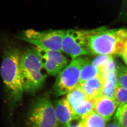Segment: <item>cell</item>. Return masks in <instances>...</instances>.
<instances>
[{"mask_svg": "<svg viewBox=\"0 0 127 127\" xmlns=\"http://www.w3.org/2000/svg\"><path fill=\"white\" fill-rule=\"evenodd\" d=\"M114 120L121 127H127V103L118 107Z\"/></svg>", "mask_w": 127, "mask_h": 127, "instance_id": "cell-17", "label": "cell"}, {"mask_svg": "<svg viewBox=\"0 0 127 127\" xmlns=\"http://www.w3.org/2000/svg\"><path fill=\"white\" fill-rule=\"evenodd\" d=\"M106 127H121L119 124L115 120L108 124Z\"/></svg>", "mask_w": 127, "mask_h": 127, "instance_id": "cell-23", "label": "cell"}, {"mask_svg": "<svg viewBox=\"0 0 127 127\" xmlns=\"http://www.w3.org/2000/svg\"><path fill=\"white\" fill-rule=\"evenodd\" d=\"M114 99L118 107L127 103V89L118 84L115 90Z\"/></svg>", "mask_w": 127, "mask_h": 127, "instance_id": "cell-18", "label": "cell"}, {"mask_svg": "<svg viewBox=\"0 0 127 127\" xmlns=\"http://www.w3.org/2000/svg\"><path fill=\"white\" fill-rule=\"evenodd\" d=\"M120 56L122 58L127 67V42L125 46V48H124V50Z\"/></svg>", "mask_w": 127, "mask_h": 127, "instance_id": "cell-21", "label": "cell"}, {"mask_svg": "<svg viewBox=\"0 0 127 127\" xmlns=\"http://www.w3.org/2000/svg\"><path fill=\"white\" fill-rule=\"evenodd\" d=\"M125 2H126V4L127 5V0H125Z\"/></svg>", "mask_w": 127, "mask_h": 127, "instance_id": "cell-24", "label": "cell"}, {"mask_svg": "<svg viewBox=\"0 0 127 127\" xmlns=\"http://www.w3.org/2000/svg\"><path fill=\"white\" fill-rule=\"evenodd\" d=\"M83 56L72 59L58 75L53 87L55 95L61 96L68 93L80 84V76Z\"/></svg>", "mask_w": 127, "mask_h": 127, "instance_id": "cell-6", "label": "cell"}, {"mask_svg": "<svg viewBox=\"0 0 127 127\" xmlns=\"http://www.w3.org/2000/svg\"><path fill=\"white\" fill-rule=\"evenodd\" d=\"M118 107L115 99L109 97L100 96L94 100L93 111L109 121Z\"/></svg>", "mask_w": 127, "mask_h": 127, "instance_id": "cell-9", "label": "cell"}, {"mask_svg": "<svg viewBox=\"0 0 127 127\" xmlns=\"http://www.w3.org/2000/svg\"><path fill=\"white\" fill-rule=\"evenodd\" d=\"M62 50L72 59L90 55L84 45L81 30H66L62 42Z\"/></svg>", "mask_w": 127, "mask_h": 127, "instance_id": "cell-7", "label": "cell"}, {"mask_svg": "<svg viewBox=\"0 0 127 127\" xmlns=\"http://www.w3.org/2000/svg\"><path fill=\"white\" fill-rule=\"evenodd\" d=\"M112 58H113V57L112 56L98 55L91 61V63L93 65L99 69L110 61Z\"/></svg>", "mask_w": 127, "mask_h": 127, "instance_id": "cell-20", "label": "cell"}, {"mask_svg": "<svg viewBox=\"0 0 127 127\" xmlns=\"http://www.w3.org/2000/svg\"><path fill=\"white\" fill-rule=\"evenodd\" d=\"M40 50L42 54L44 68L50 75H58L69 64L68 59L62 52Z\"/></svg>", "mask_w": 127, "mask_h": 127, "instance_id": "cell-8", "label": "cell"}, {"mask_svg": "<svg viewBox=\"0 0 127 127\" xmlns=\"http://www.w3.org/2000/svg\"><path fill=\"white\" fill-rule=\"evenodd\" d=\"M103 88L101 96L114 99L115 90L118 85V80L114 79H106L102 81Z\"/></svg>", "mask_w": 127, "mask_h": 127, "instance_id": "cell-16", "label": "cell"}, {"mask_svg": "<svg viewBox=\"0 0 127 127\" xmlns=\"http://www.w3.org/2000/svg\"><path fill=\"white\" fill-rule=\"evenodd\" d=\"M83 127H106L107 121L94 111L81 119Z\"/></svg>", "mask_w": 127, "mask_h": 127, "instance_id": "cell-14", "label": "cell"}, {"mask_svg": "<svg viewBox=\"0 0 127 127\" xmlns=\"http://www.w3.org/2000/svg\"><path fill=\"white\" fill-rule=\"evenodd\" d=\"M79 85L88 98L95 100L101 96L103 82L100 75Z\"/></svg>", "mask_w": 127, "mask_h": 127, "instance_id": "cell-11", "label": "cell"}, {"mask_svg": "<svg viewBox=\"0 0 127 127\" xmlns=\"http://www.w3.org/2000/svg\"><path fill=\"white\" fill-rule=\"evenodd\" d=\"M68 127H83L81 119L78 120L77 122L74 123H72V122H71Z\"/></svg>", "mask_w": 127, "mask_h": 127, "instance_id": "cell-22", "label": "cell"}, {"mask_svg": "<svg viewBox=\"0 0 127 127\" xmlns=\"http://www.w3.org/2000/svg\"><path fill=\"white\" fill-rule=\"evenodd\" d=\"M83 41L90 55L120 56L127 42V30L102 27L81 30Z\"/></svg>", "mask_w": 127, "mask_h": 127, "instance_id": "cell-2", "label": "cell"}, {"mask_svg": "<svg viewBox=\"0 0 127 127\" xmlns=\"http://www.w3.org/2000/svg\"><path fill=\"white\" fill-rule=\"evenodd\" d=\"M66 30L38 31L30 29L23 31L17 38L33 44L41 50L62 52V46Z\"/></svg>", "mask_w": 127, "mask_h": 127, "instance_id": "cell-5", "label": "cell"}, {"mask_svg": "<svg viewBox=\"0 0 127 127\" xmlns=\"http://www.w3.org/2000/svg\"><path fill=\"white\" fill-rule=\"evenodd\" d=\"M100 74L99 69L92 65L89 59L85 57L80 70V84L97 77Z\"/></svg>", "mask_w": 127, "mask_h": 127, "instance_id": "cell-13", "label": "cell"}, {"mask_svg": "<svg viewBox=\"0 0 127 127\" xmlns=\"http://www.w3.org/2000/svg\"><path fill=\"white\" fill-rule=\"evenodd\" d=\"M54 107L58 125L61 127H68L73 120V116L71 107L66 99L58 100Z\"/></svg>", "mask_w": 127, "mask_h": 127, "instance_id": "cell-10", "label": "cell"}, {"mask_svg": "<svg viewBox=\"0 0 127 127\" xmlns=\"http://www.w3.org/2000/svg\"><path fill=\"white\" fill-rule=\"evenodd\" d=\"M117 67L118 84L127 89V67L119 64Z\"/></svg>", "mask_w": 127, "mask_h": 127, "instance_id": "cell-19", "label": "cell"}, {"mask_svg": "<svg viewBox=\"0 0 127 127\" xmlns=\"http://www.w3.org/2000/svg\"><path fill=\"white\" fill-rule=\"evenodd\" d=\"M94 106V100L88 98L73 105L71 107L73 120L81 119L83 116L93 111Z\"/></svg>", "mask_w": 127, "mask_h": 127, "instance_id": "cell-12", "label": "cell"}, {"mask_svg": "<svg viewBox=\"0 0 127 127\" xmlns=\"http://www.w3.org/2000/svg\"><path fill=\"white\" fill-rule=\"evenodd\" d=\"M22 53L18 46L10 44L2 55L0 72L11 109L22 103L24 92L20 64Z\"/></svg>", "mask_w": 127, "mask_h": 127, "instance_id": "cell-1", "label": "cell"}, {"mask_svg": "<svg viewBox=\"0 0 127 127\" xmlns=\"http://www.w3.org/2000/svg\"><path fill=\"white\" fill-rule=\"evenodd\" d=\"M87 98L79 85L68 93L66 99L71 107L78 102Z\"/></svg>", "mask_w": 127, "mask_h": 127, "instance_id": "cell-15", "label": "cell"}, {"mask_svg": "<svg viewBox=\"0 0 127 127\" xmlns=\"http://www.w3.org/2000/svg\"><path fill=\"white\" fill-rule=\"evenodd\" d=\"M26 127H58L54 106L47 96L36 99L31 104L25 119Z\"/></svg>", "mask_w": 127, "mask_h": 127, "instance_id": "cell-4", "label": "cell"}, {"mask_svg": "<svg viewBox=\"0 0 127 127\" xmlns=\"http://www.w3.org/2000/svg\"><path fill=\"white\" fill-rule=\"evenodd\" d=\"M20 64L24 91L34 94L42 88L47 77L42 71L44 68L41 51L36 47L26 49L22 53Z\"/></svg>", "mask_w": 127, "mask_h": 127, "instance_id": "cell-3", "label": "cell"}]
</instances>
